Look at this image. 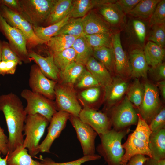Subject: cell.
I'll use <instances>...</instances> for the list:
<instances>
[{
  "label": "cell",
  "instance_id": "6da1fadb",
  "mask_svg": "<svg viewBox=\"0 0 165 165\" xmlns=\"http://www.w3.org/2000/svg\"><path fill=\"white\" fill-rule=\"evenodd\" d=\"M0 111L4 115L7 127L10 152L23 145V132L27 115L20 98L12 92L0 96Z\"/></svg>",
  "mask_w": 165,
  "mask_h": 165
},
{
  "label": "cell",
  "instance_id": "7a4b0ae2",
  "mask_svg": "<svg viewBox=\"0 0 165 165\" xmlns=\"http://www.w3.org/2000/svg\"><path fill=\"white\" fill-rule=\"evenodd\" d=\"M138 121L135 130L122 144L124 153L121 159V165H126L130 159L135 155L141 154L152 157L148 144L149 136L152 132L138 113Z\"/></svg>",
  "mask_w": 165,
  "mask_h": 165
},
{
  "label": "cell",
  "instance_id": "3957f363",
  "mask_svg": "<svg viewBox=\"0 0 165 165\" xmlns=\"http://www.w3.org/2000/svg\"><path fill=\"white\" fill-rule=\"evenodd\" d=\"M130 128L120 130L112 128L99 136L101 142L96 150L108 165H121V159L124 153L121 141L130 132Z\"/></svg>",
  "mask_w": 165,
  "mask_h": 165
},
{
  "label": "cell",
  "instance_id": "277c9868",
  "mask_svg": "<svg viewBox=\"0 0 165 165\" xmlns=\"http://www.w3.org/2000/svg\"><path fill=\"white\" fill-rule=\"evenodd\" d=\"M49 123L45 117L40 114L27 115L24 128V135L26 137L22 145L28 149L31 157L39 152V141Z\"/></svg>",
  "mask_w": 165,
  "mask_h": 165
},
{
  "label": "cell",
  "instance_id": "5b68a950",
  "mask_svg": "<svg viewBox=\"0 0 165 165\" xmlns=\"http://www.w3.org/2000/svg\"><path fill=\"white\" fill-rule=\"evenodd\" d=\"M113 129L120 130L137 124L138 113L132 103L125 96L122 100L107 111Z\"/></svg>",
  "mask_w": 165,
  "mask_h": 165
},
{
  "label": "cell",
  "instance_id": "8992f818",
  "mask_svg": "<svg viewBox=\"0 0 165 165\" xmlns=\"http://www.w3.org/2000/svg\"><path fill=\"white\" fill-rule=\"evenodd\" d=\"M56 0H19L22 16L32 25L42 26Z\"/></svg>",
  "mask_w": 165,
  "mask_h": 165
},
{
  "label": "cell",
  "instance_id": "52a82bcc",
  "mask_svg": "<svg viewBox=\"0 0 165 165\" xmlns=\"http://www.w3.org/2000/svg\"><path fill=\"white\" fill-rule=\"evenodd\" d=\"M0 13L9 25L18 29L23 34L27 40L28 50H32L38 45L46 43L36 36L32 25L21 15L2 5H0Z\"/></svg>",
  "mask_w": 165,
  "mask_h": 165
},
{
  "label": "cell",
  "instance_id": "ba28073f",
  "mask_svg": "<svg viewBox=\"0 0 165 165\" xmlns=\"http://www.w3.org/2000/svg\"><path fill=\"white\" fill-rule=\"evenodd\" d=\"M20 95L27 102L24 108L27 115L39 114L45 117L50 122L53 116L57 112L55 102L30 90H23Z\"/></svg>",
  "mask_w": 165,
  "mask_h": 165
},
{
  "label": "cell",
  "instance_id": "9c48e42d",
  "mask_svg": "<svg viewBox=\"0 0 165 165\" xmlns=\"http://www.w3.org/2000/svg\"><path fill=\"white\" fill-rule=\"evenodd\" d=\"M0 32L8 40L11 48L22 62L31 63L32 60L27 47L25 37L18 29L9 25L0 13Z\"/></svg>",
  "mask_w": 165,
  "mask_h": 165
},
{
  "label": "cell",
  "instance_id": "30bf717a",
  "mask_svg": "<svg viewBox=\"0 0 165 165\" xmlns=\"http://www.w3.org/2000/svg\"><path fill=\"white\" fill-rule=\"evenodd\" d=\"M144 94L138 113L148 125L153 117L163 106L156 85L146 81L144 84Z\"/></svg>",
  "mask_w": 165,
  "mask_h": 165
},
{
  "label": "cell",
  "instance_id": "8fae6325",
  "mask_svg": "<svg viewBox=\"0 0 165 165\" xmlns=\"http://www.w3.org/2000/svg\"><path fill=\"white\" fill-rule=\"evenodd\" d=\"M70 86L57 83L55 88V103L57 110L79 117L82 108L75 93Z\"/></svg>",
  "mask_w": 165,
  "mask_h": 165
},
{
  "label": "cell",
  "instance_id": "7c38bea8",
  "mask_svg": "<svg viewBox=\"0 0 165 165\" xmlns=\"http://www.w3.org/2000/svg\"><path fill=\"white\" fill-rule=\"evenodd\" d=\"M68 119L76 131L84 156L95 154V140L97 134L79 117L70 115Z\"/></svg>",
  "mask_w": 165,
  "mask_h": 165
},
{
  "label": "cell",
  "instance_id": "4fadbf2b",
  "mask_svg": "<svg viewBox=\"0 0 165 165\" xmlns=\"http://www.w3.org/2000/svg\"><path fill=\"white\" fill-rule=\"evenodd\" d=\"M28 82L32 91L51 100L55 98V88L57 82L46 77L36 64L31 67Z\"/></svg>",
  "mask_w": 165,
  "mask_h": 165
},
{
  "label": "cell",
  "instance_id": "5bb4252c",
  "mask_svg": "<svg viewBox=\"0 0 165 165\" xmlns=\"http://www.w3.org/2000/svg\"><path fill=\"white\" fill-rule=\"evenodd\" d=\"M70 115L63 111H57L54 114L50 122L47 134L38 146L39 152H50V149L54 141L60 136L66 127Z\"/></svg>",
  "mask_w": 165,
  "mask_h": 165
},
{
  "label": "cell",
  "instance_id": "9a60e30c",
  "mask_svg": "<svg viewBox=\"0 0 165 165\" xmlns=\"http://www.w3.org/2000/svg\"><path fill=\"white\" fill-rule=\"evenodd\" d=\"M79 118L82 122L91 127L99 136L112 129L110 119L105 112L84 107L80 112Z\"/></svg>",
  "mask_w": 165,
  "mask_h": 165
},
{
  "label": "cell",
  "instance_id": "2e32d148",
  "mask_svg": "<svg viewBox=\"0 0 165 165\" xmlns=\"http://www.w3.org/2000/svg\"><path fill=\"white\" fill-rule=\"evenodd\" d=\"M112 38L115 58V73L117 76L127 80L131 77V69L128 57L121 44L120 32L113 33Z\"/></svg>",
  "mask_w": 165,
  "mask_h": 165
},
{
  "label": "cell",
  "instance_id": "e0dca14e",
  "mask_svg": "<svg viewBox=\"0 0 165 165\" xmlns=\"http://www.w3.org/2000/svg\"><path fill=\"white\" fill-rule=\"evenodd\" d=\"M129 86L127 80L117 75L113 77L111 83L104 87L107 111L120 101Z\"/></svg>",
  "mask_w": 165,
  "mask_h": 165
},
{
  "label": "cell",
  "instance_id": "ac0fdd59",
  "mask_svg": "<svg viewBox=\"0 0 165 165\" xmlns=\"http://www.w3.org/2000/svg\"><path fill=\"white\" fill-rule=\"evenodd\" d=\"M128 58L131 69V77L146 79L149 68L140 45H134L131 46Z\"/></svg>",
  "mask_w": 165,
  "mask_h": 165
},
{
  "label": "cell",
  "instance_id": "d6986e66",
  "mask_svg": "<svg viewBox=\"0 0 165 165\" xmlns=\"http://www.w3.org/2000/svg\"><path fill=\"white\" fill-rule=\"evenodd\" d=\"M29 56L39 67L43 74L57 82L59 79L60 71L56 65L53 53L44 57L32 50H28Z\"/></svg>",
  "mask_w": 165,
  "mask_h": 165
},
{
  "label": "cell",
  "instance_id": "ffe728a7",
  "mask_svg": "<svg viewBox=\"0 0 165 165\" xmlns=\"http://www.w3.org/2000/svg\"><path fill=\"white\" fill-rule=\"evenodd\" d=\"M82 18L84 34H113L108 23L93 11H90Z\"/></svg>",
  "mask_w": 165,
  "mask_h": 165
},
{
  "label": "cell",
  "instance_id": "44dd1931",
  "mask_svg": "<svg viewBox=\"0 0 165 165\" xmlns=\"http://www.w3.org/2000/svg\"><path fill=\"white\" fill-rule=\"evenodd\" d=\"M115 3L104 5L98 8V11L106 22L117 28H121L125 24L126 15Z\"/></svg>",
  "mask_w": 165,
  "mask_h": 165
},
{
  "label": "cell",
  "instance_id": "7402d4cb",
  "mask_svg": "<svg viewBox=\"0 0 165 165\" xmlns=\"http://www.w3.org/2000/svg\"><path fill=\"white\" fill-rule=\"evenodd\" d=\"M72 7V0H56L42 26H47L62 20L70 14Z\"/></svg>",
  "mask_w": 165,
  "mask_h": 165
},
{
  "label": "cell",
  "instance_id": "603a6c76",
  "mask_svg": "<svg viewBox=\"0 0 165 165\" xmlns=\"http://www.w3.org/2000/svg\"><path fill=\"white\" fill-rule=\"evenodd\" d=\"M86 66L100 86L105 87L112 82L113 77L111 74L102 64L93 57L90 58Z\"/></svg>",
  "mask_w": 165,
  "mask_h": 165
},
{
  "label": "cell",
  "instance_id": "cb8c5ba5",
  "mask_svg": "<svg viewBox=\"0 0 165 165\" xmlns=\"http://www.w3.org/2000/svg\"><path fill=\"white\" fill-rule=\"evenodd\" d=\"M115 0H73V7L70 14L73 18L83 17L92 9L99 8L107 4L115 3Z\"/></svg>",
  "mask_w": 165,
  "mask_h": 165
},
{
  "label": "cell",
  "instance_id": "d4e9b609",
  "mask_svg": "<svg viewBox=\"0 0 165 165\" xmlns=\"http://www.w3.org/2000/svg\"><path fill=\"white\" fill-rule=\"evenodd\" d=\"M148 146L151 158L157 160L165 159V128L152 132Z\"/></svg>",
  "mask_w": 165,
  "mask_h": 165
},
{
  "label": "cell",
  "instance_id": "484cf974",
  "mask_svg": "<svg viewBox=\"0 0 165 165\" xmlns=\"http://www.w3.org/2000/svg\"><path fill=\"white\" fill-rule=\"evenodd\" d=\"M6 156L7 165H42L40 162L32 159L23 145L17 147Z\"/></svg>",
  "mask_w": 165,
  "mask_h": 165
},
{
  "label": "cell",
  "instance_id": "4316f807",
  "mask_svg": "<svg viewBox=\"0 0 165 165\" xmlns=\"http://www.w3.org/2000/svg\"><path fill=\"white\" fill-rule=\"evenodd\" d=\"M72 47L76 53L75 62L86 66L89 59L93 56V49L89 44L83 34L76 38Z\"/></svg>",
  "mask_w": 165,
  "mask_h": 165
},
{
  "label": "cell",
  "instance_id": "83f0119b",
  "mask_svg": "<svg viewBox=\"0 0 165 165\" xmlns=\"http://www.w3.org/2000/svg\"><path fill=\"white\" fill-rule=\"evenodd\" d=\"M70 17L69 14L60 21L46 27L34 25H32V27L36 36L47 42L51 38L57 35Z\"/></svg>",
  "mask_w": 165,
  "mask_h": 165
},
{
  "label": "cell",
  "instance_id": "f1b7e54d",
  "mask_svg": "<svg viewBox=\"0 0 165 165\" xmlns=\"http://www.w3.org/2000/svg\"><path fill=\"white\" fill-rule=\"evenodd\" d=\"M143 51L148 65L153 67L162 62L165 55L164 48L148 41L145 46Z\"/></svg>",
  "mask_w": 165,
  "mask_h": 165
},
{
  "label": "cell",
  "instance_id": "f546056e",
  "mask_svg": "<svg viewBox=\"0 0 165 165\" xmlns=\"http://www.w3.org/2000/svg\"><path fill=\"white\" fill-rule=\"evenodd\" d=\"M160 0H141L129 14L141 20L149 19Z\"/></svg>",
  "mask_w": 165,
  "mask_h": 165
},
{
  "label": "cell",
  "instance_id": "4dcf8cb0",
  "mask_svg": "<svg viewBox=\"0 0 165 165\" xmlns=\"http://www.w3.org/2000/svg\"><path fill=\"white\" fill-rule=\"evenodd\" d=\"M85 66L74 61L62 71H60L59 80L62 84L71 86L75 84L85 68Z\"/></svg>",
  "mask_w": 165,
  "mask_h": 165
},
{
  "label": "cell",
  "instance_id": "1f68e13d",
  "mask_svg": "<svg viewBox=\"0 0 165 165\" xmlns=\"http://www.w3.org/2000/svg\"><path fill=\"white\" fill-rule=\"evenodd\" d=\"M93 57L102 64L111 74L115 72V58L113 48L103 47L94 49Z\"/></svg>",
  "mask_w": 165,
  "mask_h": 165
},
{
  "label": "cell",
  "instance_id": "d6a6232c",
  "mask_svg": "<svg viewBox=\"0 0 165 165\" xmlns=\"http://www.w3.org/2000/svg\"><path fill=\"white\" fill-rule=\"evenodd\" d=\"M76 37L64 35H59L51 38L46 43L51 53L59 52L72 47Z\"/></svg>",
  "mask_w": 165,
  "mask_h": 165
},
{
  "label": "cell",
  "instance_id": "836d02e7",
  "mask_svg": "<svg viewBox=\"0 0 165 165\" xmlns=\"http://www.w3.org/2000/svg\"><path fill=\"white\" fill-rule=\"evenodd\" d=\"M144 92V84L141 82L138 78H135L126 92V96L128 99L138 110L142 103Z\"/></svg>",
  "mask_w": 165,
  "mask_h": 165
},
{
  "label": "cell",
  "instance_id": "e575fe53",
  "mask_svg": "<svg viewBox=\"0 0 165 165\" xmlns=\"http://www.w3.org/2000/svg\"><path fill=\"white\" fill-rule=\"evenodd\" d=\"M53 54L54 62L60 71L75 61L76 53L72 47Z\"/></svg>",
  "mask_w": 165,
  "mask_h": 165
},
{
  "label": "cell",
  "instance_id": "d590c367",
  "mask_svg": "<svg viewBox=\"0 0 165 165\" xmlns=\"http://www.w3.org/2000/svg\"><path fill=\"white\" fill-rule=\"evenodd\" d=\"M83 34V28L82 18L70 17L62 28L57 35H64L79 37Z\"/></svg>",
  "mask_w": 165,
  "mask_h": 165
},
{
  "label": "cell",
  "instance_id": "8d00e7d4",
  "mask_svg": "<svg viewBox=\"0 0 165 165\" xmlns=\"http://www.w3.org/2000/svg\"><path fill=\"white\" fill-rule=\"evenodd\" d=\"M83 35L93 50L103 47L113 48L112 35L99 33L86 35L83 34Z\"/></svg>",
  "mask_w": 165,
  "mask_h": 165
},
{
  "label": "cell",
  "instance_id": "74e56055",
  "mask_svg": "<svg viewBox=\"0 0 165 165\" xmlns=\"http://www.w3.org/2000/svg\"><path fill=\"white\" fill-rule=\"evenodd\" d=\"M101 158L99 155L95 154L93 155L84 156L75 160L65 162H56L48 157L41 158L40 162L42 165H82L86 162L99 160Z\"/></svg>",
  "mask_w": 165,
  "mask_h": 165
},
{
  "label": "cell",
  "instance_id": "f35d334b",
  "mask_svg": "<svg viewBox=\"0 0 165 165\" xmlns=\"http://www.w3.org/2000/svg\"><path fill=\"white\" fill-rule=\"evenodd\" d=\"M148 38V41L152 42L161 47L165 46V24L154 25Z\"/></svg>",
  "mask_w": 165,
  "mask_h": 165
},
{
  "label": "cell",
  "instance_id": "ab89813d",
  "mask_svg": "<svg viewBox=\"0 0 165 165\" xmlns=\"http://www.w3.org/2000/svg\"><path fill=\"white\" fill-rule=\"evenodd\" d=\"M149 19V24L151 26L165 24V0H160Z\"/></svg>",
  "mask_w": 165,
  "mask_h": 165
},
{
  "label": "cell",
  "instance_id": "60d3db41",
  "mask_svg": "<svg viewBox=\"0 0 165 165\" xmlns=\"http://www.w3.org/2000/svg\"><path fill=\"white\" fill-rule=\"evenodd\" d=\"M76 82V86L79 89L100 86L92 74L86 68Z\"/></svg>",
  "mask_w": 165,
  "mask_h": 165
},
{
  "label": "cell",
  "instance_id": "b9f144b4",
  "mask_svg": "<svg viewBox=\"0 0 165 165\" xmlns=\"http://www.w3.org/2000/svg\"><path fill=\"white\" fill-rule=\"evenodd\" d=\"M132 26L133 32L137 40L141 43H143L147 31L145 24L141 20L136 18L132 20Z\"/></svg>",
  "mask_w": 165,
  "mask_h": 165
},
{
  "label": "cell",
  "instance_id": "7bdbcfd3",
  "mask_svg": "<svg viewBox=\"0 0 165 165\" xmlns=\"http://www.w3.org/2000/svg\"><path fill=\"white\" fill-rule=\"evenodd\" d=\"M152 132L165 128V108L163 106L148 125Z\"/></svg>",
  "mask_w": 165,
  "mask_h": 165
},
{
  "label": "cell",
  "instance_id": "ee69618b",
  "mask_svg": "<svg viewBox=\"0 0 165 165\" xmlns=\"http://www.w3.org/2000/svg\"><path fill=\"white\" fill-rule=\"evenodd\" d=\"M101 93L100 86L89 88L83 91L80 95L87 103L92 105L97 101Z\"/></svg>",
  "mask_w": 165,
  "mask_h": 165
},
{
  "label": "cell",
  "instance_id": "f6af8a7d",
  "mask_svg": "<svg viewBox=\"0 0 165 165\" xmlns=\"http://www.w3.org/2000/svg\"><path fill=\"white\" fill-rule=\"evenodd\" d=\"M2 61H11L17 62L18 65H21L23 62L12 50L9 45L6 41H2L1 54Z\"/></svg>",
  "mask_w": 165,
  "mask_h": 165
},
{
  "label": "cell",
  "instance_id": "bcb514c9",
  "mask_svg": "<svg viewBox=\"0 0 165 165\" xmlns=\"http://www.w3.org/2000/svg\"><path fill=\"white\" fill-rule=\"evenodd\" d=\"M152 79L157 82L165 80V64L160 63L149 68L148 73Z\"/></svg>",
  "mask_w": 165,
  "mask_h": 165
},
{
  "label": "cell",
  "instance_id": "7dc6e473",
  "mask_svg": "<svg viewBox=\"0 0 165 165\" xmlns=\"http://www.w3.org/2000/svg\"><path fill=\"white\" fill-rule=\"evenodd\" d=\"M18 64L14 61H1L0 62V75H13L15 73Z\"/></svg>",
  "mask_w": 165,
  "mask_h": 165
},
{
  "label": "cell",
  "instance_id": "c3c4849f",
  "mask_svg": "<svg viewBox=\"0 0 165 165\" xmlns=\"http://www.w3.org/2000/svg\"><path fill=\"white\" fill-rule=\"evenodd\" d=\"M141 0H119L115 3L125 14H129Z\"/></svg>",
  "mask_w": 165,
  "mask_h": 165
},
{
  "label": "cell",
  "instance_id": "681fc988",
  "mask_svg": "<svg viewBox=\"0 0 165 165\" xmlns=\"http://www.w3.org/2000/svg\"><path fill=\"white\" fill-rule=\"evenodd\" d=\"M0 5L6 6L13 12L22 16L19 0H0Z\"/></svg>",
  "mask_w": 165,
  "mask_h": 165
},
{
  "label": "cell",
  "instance_id": "f907efd6",
  "mask_svg": "<svg viewBox=\"0 0 165 165\" xmlns=\"http://www.w3.org/2000/svg\"><path fill=\"white\" fill-rule=\"evenodd\" d=\"M0 152L6 155L9 152L8 137L5 134L0 124Z\"/></svg>",
  "mask_w": 165,
  "mask_h": 165
},
{
  "label": "cell",
  "instance_id": "816d5d0a",
  "mask_svg": "<svg viewBox=\"0 0 165 165\" xmlns=\"http://www.w3.org/2000/svg\"><path fill=\"white\" fill-rule=\"evenodd\" d=\"M149 157L141 154L135 155L130 159L126 165H143Z\"/></svg>",
  "mask_w": 165,
  "mask_h": 165
},
{
  "label": "cell",
  "instance_id": "f5cc1de1",
  "mask_svg": "<svg viewBox=\"0 0 165 165\" xmlns=\"http://www.w3.org/2000/svg\"><path fill=\"white\" fill-rule=\"evenodd\" d=\"M159 88L161 94L163 98L165 99V80L157 82L156 84Z\"/></svg>",
  "mask_w": 165,
  "mask_h": 165
},
{
  "label": "cell",
  "instance_id": "db71d44e",
  "mask_svg": "<svg viewBox=\"0 0 165 165\" xmlns=\"http://www.w3.org/2000/svg\"><path fill=\"white\" fill-rule=\"evenodd\" d=\"M143 165H159L158 161L152 158L149 157Z\"/></svg>",
  "mask_w": 165,
  "mask_h": 165
},
{
  "label": "cell",
  "instance_id": "11a10c76",
  "mask_svg": "<svg viewBox=\"0 0 165 165\" xmlns=\"http://www.w3.org/2000/svg\"><path fill=\"white\" fill-rule=\"evenodd\" d=\"M1 153L0 152V165H7V156L4 158H2L1 156Z\"/></svg>",
  "mask_w": 165,
  "mask_h": 165
},
{
  "label": "cell",
  "instance_id": "9f6ffc18",
  "mask_svg": "<svg viewBox=\"0 0 165 165\" xmlns=\"http://www.w3.org/2000/svg\"><path fill=\"white\" fill-rule=\"evenodd\" d=\"M158 161L159 165H165V159Z\"/></svg>",
  "mask_w": 165,
  "mask_h": 165
},
{
  "label": "cell",
  "instance_id": "6f0895ef",
  "mask_svg": "<svg viewBox=\"0 0 165 165\" xmlns=\"http://www.w3.org/2000/svg\"><path fill=\"white\" fill-rule=\"evenodd\" d=\"M2 47V41L0 40V62L2 61L1 54Z\"/></svg>",
  "mask_w": 165,
  "mask_h": 165
}]
</instances>
